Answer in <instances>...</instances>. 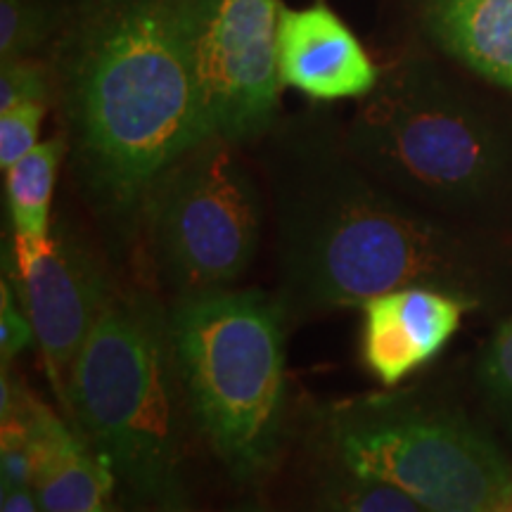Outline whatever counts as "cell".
<instances>
[{"instance_id": "obj_7", "label": "cell", "mask_w": 512, "mask_h": 512, "mask_svg": "<svg viewBox=\"0 0 512 512\" xmlns=\"http://www.w3.org/2000/svg\"><path fill=\"white\" fill-rule=\"evenodd\" d=\"M143 209L152 261L178 297L228 290L259 249L264 202L230 140L185 152L152 183Z\"/></svg>"}, {"instance_id": "obj_18", "label": "cell", "mask_w": 512, "mask_h": 512, "mask_svg": "<svg viewBox=\"0 0 512 512\" xmlns=\"http://www.w3.org/2000/svg\"><path fill=\"white\" fill-rule=\"evenodd\" d=\"M38 475V448L19 422H3L0 444V477L5 489H34Z\"/></svg>"}, {"instance_id": "obj_4", "label": "cell", "mask_w": 512, "mask_h": 512, "mask_svg": "<svg viewBox=\"0 0 512 512\" xmlns=\"http://www.w3.org/2000/svg\"><path fill=\"white\" fill-rule=\"evenodd\" d=\"M183 399L235 479L273 463L285 418V309L259 290L178 297L169 311Z\"/></svg>"}, {"instance_id": "obj_11", "label": "cell", "mask_w": 512, "mask_h": 512, "mask_svg": "<svg viewBox=\"0 0 512 512\" xmlns=\"http://www.w3.org/2000/svg\"><path fill=\"white\" fill-rule=\"evenodd\" d=\"M278 60L283 83L313 100L366 98L382 74L347 24L323 3L280 8Z\"/></svg>"}, {"instance_id": "obj_9", "label": "cell", "mask_w": 512, "mask_h": 512, "mask_svg": "<svg viewBox=\"0 0 512 512\" xmlns=\"http://www.w3.org/2000/svg\"><path fill=\"white\" fill-rule=\"evenodd\" d=\"M12 261V285L34 325L50 384L67 401L76 356L114 294L105 266L67 230L50 238L15 235Z\"/></svg>"}, {"instance_id": "obj_19", "label": "cell", "mask_w": 512, "mask_h": 512, "mask_svg": "<svg viewBox=\"0 0 512 512\" xmlns=\"http://www.w3.org/2000/svg\"><path fill=\"white\" fill-rule=\"evenodd\" d=\"M34 342L36 332L29 313L19 302L15 285H8V280H3V287H0V356H3V366H8L12 358L27 351Z\"/></svg>"}, {"instance_id": "obj_16", "label": "cell", "mask_w": 512, "mask_h": 512, "mask_svg": "<svg viewBox=\"0 0 512 512\" xmlns=\"http://www.w3.org/2000/svg\"><path fill=\"white\" fill-rule=\"evenodd\" d=\"M53 15L38 0H0V57L22 60L24 53L46 41Z\"/></svg>"}, {"instance_id": "obj_21", "label": "cell", "mask_w": 512, "mask_h": 512, "mask_svg": "<svg viewBox=\"0 0 512 512\" xmlns=\"http://www.w3.org/2000/svg\"><path fill=\"white\" fill-rule=\"evenodd\" d=\"M484 387L498 401L512 406V318L494 337L482 363Z\"/></svg>"}, {"instance_id": "obj_2", "label": "cell", "mask_w": 512, "mask_h": 512, "mask_svg": "<svg viewBox=\"0 0 512 512\" xmlns=\"http://www.w3.org/2000/svg\"><path fill=\"white\" fill-rule=\"evenodd\" d=\"M72 124L88 188L128 211L209 131L178 0H107L83 31Z\"/></svg>"}, {"instance_id": "obj_24", "label": "cell", "mask_w": 512, "mask_h": 512, "mask_svg": "<svg viewBox=\"0 0 512 512\" xmlns=\"http://www.w3.org/2000/svg\"><path fill=\"white\" fill-rule=\"evenodd\" d=\"M91 512H107L105 508H98V510H91Z\"/></svg>"}, {"instance_id": "obj_20", "label": "cell", "mask_w": 512, "mask_h": 512, "mask_svg": "<svg viewBox=\"0 0 512 512\" xmlns=\"http://www.w3.org/2000/svg\"><path fill=\"white\" fill-rule=\"evenodd\" d=\"M46 100V76L36 64L24 60L3 62L0 67V112H10L24 102Z\"/></svg>"}, {"instance_id": "obj_5", "label": "cell", "mask_w": 512, "mask_h": 512, "mask_svg": "<svg viewBox=\"0 0 512 512\" xmlns=\"http://www.w3.org/2000/svg\"><path fill=\"white\" fill-rule=\"evenodd\" d=\"M342 143L377 183L430 207H477L512 169L494 119L422 60L380 74Z\"/></svg>"}, {"instance_id": "obj_14", "label": "cell", "mask_w": 512, "mask_h": 512, "mask_svg": "<svg viewBox=\"0 0 512 512\" xmlns=\"http://www.w3.org/2000/svg\"><path fill=\"white\" fill-rule=\"evenodd\" d=\"M64 157V140L53 138L38 143L8 174V204L15 235L50 238V202L57 181V169Z\"/></svg>"}, {"instance_id": "obj_13", "label": "cell", "mask_w": 512, "mask_h": 512, "mask_svg": "<svg viewBox=\"0 0 512 512\" xmlns=\"http://www.w3.org/2000/svg\"><path fill=\"white\" fill-rule=\"evenodd\" d=\"M114 482L110 463L81 434L64 427L43 446L34 494L43 512H91L105 508Z\"/></svg>"}, {"instance_id": "obj_1", "label": "cell", "mask_w": 512, "mask_h": 512, "mask_svg": "<svg viewBox=\"0 0 512 512\" xmlns=\"http://www.w3.org/2000/svg\"><path fill=\"white\" fill-rule=\"evenodd\" d=\"M271 181L285 316L361 309L413 285L479 302L482 273L465 242L377 183L344 143L297 140Z\"/></svg>"}, {"instance_id": "obj_6", "label": "cell", "mask_w": 512, "mask_h": 512, "mask_svg": "<svg viewBox=\"0 0 512 512\" xmlns=\"http://www.w3.org/2000/svg\"><path fill=\"white\" fill-rule=\"evenodd\" d=\"M337 463L399 486L430 512H512V470L498 446L460 415L368 396L328 422Z\"/></svg>"}, {"instance_id": "obj_12", "label": "cell", "mask_w": 512, "mask_h": 512, "mask_svg": "<svg viewBox=\"0 0 512 512\" xmlns=\"http://www.w3.org/2000/svg\"><path fill=\"white\" fill-rule=\"evenodd\" d=\"M422 19L446 53L512 91V0H425Z\"/></svg>"}, {"instance_id": "obj_15", "label": "cell", "mask_w": 512, "mask_h": 512, "mask_svg": "<svg viewBox=\"0 0 512 512\" xmlns=\"http://www.w3.org/2000/svg\"><path fill=\"white\" fill-rule=\"evenodd\" d=\"M313 512H430L401 491L399 486L382 479L358 475L339 465L337 472L325 477L318 489Z\"/></svg>"}, {"instance_id": "obj_23", "label": "cell", "mask_w": 512, "mask_h": 512, "mask_svg": "<svg viewBox=\"0 0 512 512\" xmlns=\"http://www.w3.org/2000/svg\"><path fill=\"white\" fill-rule=\"evenodd\" d=\"M235 512H271V510L259 508V505H245V508H240V510H235Z\"/></svg>"}, {"instance_id": "obj_22", "label": "cell", "mask_w": 512, "mask_h": 512, "mask_svg": "<svg viewBox=\"0 0 512 512\" xmlns=\"http://www.w3.org/2000/svg\"><path fill=\"white\" fill-rule=\"evenodd\" d=\"M0 512H43L29 489H5Z\"/></svg>"}, {"instance_id": "obj_3", "label": "cell", "mask_w": 512, "mask_h": 512, "mask_svg": "<svg viewBox=\"0 0 512 512\" xmlns=\"http://www.w3.org/2000/svg\"><path fill=\"white\" fill-rule=\"evenodd\" d=\"M181 394L169 313L147 294L114 290L76 356L64 406L117 479L162 508L181 491Z\"/></svg>"}, {"instance_id": "obj_8", "label": "cell", "mask_w": 512, "mask_h": 512, "mask_svg": "<svg viewBox=\"0 0 512 512\" xmlns=\"http://www.w3.org/2000/svg\"><path fill=\"white\" fill-rule=\"evenodd\" d=\"M211 136L247 140L278 107V0H178Z\"/></svg>"}, {"instance_id": "obj_17", "label": "cell", "mask_w": 512, "mask_h": 512, "mask_svg": "<svg viewBox=\"0 0 512 512\" xmlns=\"http://www.w3.org/2000/svg\"><path fill=\"white\" fill-rule=\"evenodd\" d=\"M46 102H24L10 112H0V169L8 171L38 145Z\"/></svg>"}, {"instance_id": "obj_10", "label": "cell", "mask_w": 512, "mask_h": 512, "mask_svg": "<svg viewBox=\"0 0 512 512\" xmlns=\"http://www.w3.org/2000/svg\"><path fill=\"white\" fill-rule=\"evenodd\" d=\"M361 309L363 363L377 382L394 387L451 342L467 304L439 287L413 285L373 297Z\"/></svg>"}]
</instances>
